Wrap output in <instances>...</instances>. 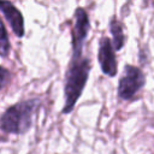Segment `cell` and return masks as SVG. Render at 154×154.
<instances>
[{
  "label": "cell",
  "instance_id": "1",
  "mask_svg": "<svg viewBox=\"0 0 154 154\" xmlns=\"http://www.w3.org/2000/svg\"><path fill=\"white\" fill-rule=\"evenodd\" d=\"M82 53L83 51H72V58L66 71L64 85L65 105L61 109V112L65 114L73 109L88 81L90 61L88 58H84Z\"/></svg>",
  "mask_w": 154,
  "mask_h": 154
},
{
  "label": "cell",
  "instance_id": "2",
  "mask_svg": "<svg viewBox=\"0 0 154 154\" xmlns=\"http://www.w3.org/2000/svg\"><path fill=\"white\" fill-rule=\"evenodd\" d=\"M38 105V100H26L8 107L0 118V129L6 134L16 135L28 131Z\"/></svg>",
  "mask_w": 154,
  "mask_h": 154
},
{
  "label": "cell",
  "instance_id": "3",
  "mask_svg": "<svg viewBox=\"0 0 154 154\" xmlns=\"http://www.w3.org/2000/svg\"><path fill=\"white\" fill-rule=\"evenodd\" d=\"M146 83V77L141 69L126 65L124 67L123 75L119 79L118 84V95L123 100H131L134 96L143 88Z\"/></svg>",
  "mask_w": 154,
  "mask_h": 154
},
{
  "label": "cell",
  "instance_id": "4",
  "mask_svg": "<svg viewBox=\"0 0 154 154\" xmlns=\"http://www.w3.org/2000/svg\"><path fill=\"white\" fill-rule=\"evenodd\" d=\"M89 29H90V24L85 10L82 7L76 8L73 16V24L71 29L72 49H83V45L89 32Z\"/></svg>",
  "mask_w": 154,
  "mask_h": 154
},
{
  "label": "cell",
  "instance_id": "5",
  "mask_svg": "<svg viewBox=\"0 0 154 154\" xmlns=\"http://www.w3.org/2000/svg\"><path fill=\"white\" fill-rule=\"evenodd\" d=\"M97 58H99L100 67H101L102 72L106 76L113 77V76L117 75L118 66H117V59H116V54H114V48L112 46V41L106 36L100 38Z\"/></svg>",
  "mask_w": 154,
  "mask_h": 154
},
{
  "label": "cell",
  "instance_id": "6",
  "mask_svg": "<svg viewBox=\"0 0 154 154\" xmlns=\"http://www.w3.org/2000/svg\"><path fill=\"white\" fill-rule=\"evenodd\" d=\"M0 11L4 13L6 20L11 25V29L16 34V36H24V19L20 11L7 0H0Z\"/></svg>",
  "mask_w": 154,
  "mask_h": 154
},
{
  "label": "cell",
  "instance_id": "7",
  "mask_svg": "<svg viewBox=\"0 0 154 154\" xmlns=\"http://www.w3.org/2000/svg\"><path fill=\"white\" fill-rule=\"evenodd\" d=\"M109 30H111V34H112V46H113L114 51H119L124 46L125 36H124V32H123L122 23L116 17H113L109 20Z\"/></svg>",
  "mask_w": 154,
  "mask_h": 154
},
{
  "label": "cell",
  "instance_id": "8",
  "mask_svg": "<svg viewBox=\"0 0 154 154\" xmlns=\"http://www.w3.org/2000/svg\"><path fill=\"white\" fill-rule=\"evenodd\" d=\"M8 52H10V41H8V36H7L5 25L0 18V57H2V58L7 57Z\"/></svg>",
  "mask_w": 154,
  "mask_h": 154
},
{
  "label": "cell",
  "instance_id": "9",
  "mask_svg": "<svg viewBox=\"0 0 154 154\" xmlns=\"http://www.w3.org/2000/svg\"><path fill=\"white\" fill-rule=\"evenodd\" d=\"M8 77H10L8 71H7L6 69H4V67L0 66V89L5 87L6 82L8 81Z\"/></svg>",
  "mask_w": 154,
  "mask_h": 154
}]
</instances>
